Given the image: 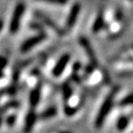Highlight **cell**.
I'll use <instances>...</instances> for the list:
<instances>
[{"mask_svg": "<svg viewBox=\"0 0 133 133\" xmlns=\"http://www.w3.org/2000/svg\"><path fill=\"white\" fill-rule=\"evenodd\" d=\"M81 64L79 62H76L73 65V70L74 71H78L79 69H81Z\"/></svg>", "mask_w": 133, "mask_h": 133, "instance_id": "20", "label": "cell"}, {"mask_svg": "<svg viewBox=\"0 0 133 133\" xmlns=\"http://www.w3.org/2000/svg\"><path fill=\"white\" fill-rule=\"evenodd\" d=\"M129 1H132V2H133V0H129Z\"/></svg>", "mask_w": 133, "mask_h": 133, "instance_id": "24", "label": "cell"}, {"mask_svg": "<svg viewBox=\"0 0 133 133\" xmlns=\"http://www.w3.org/2000/svg\"><path fill=\"white\" fill-rule=\"evenodd\" d=\"M104 26V16H103V14H101V13H100V14L96 17L95 21H94V24H92V28H91V30H92V32H94V33L99 32L100 31H102V30H103Z\"/></svg>", "mask_w": 133, "mask_h": 133, "instance_id": "10", "label": "cell"}, {"mask_svg": "<svg viewBox=\"0 0 133 133\" xmlns=\"http://www.w3.org/2000/svg\"><path fill=\"white\" fill-rule=\"evenodd\" d=\"M39 1H44L50 4H56V5H65L68 3L69 0H39Z\"/></svg>", "mask_w": 133, "mask_h": 133, "instance_id": "17", "label": "cell"}, {"mask_svg": "<svg viewBox=\"0 0 133 133\" xmlns=\"http://www.w3.org/2000/svg\"><path fill=\"white\" fill-rule=\"evenodd\" d=\"M116 89H115L112 92H110V94H108L107 97L104 99L102 105L100 107L99 113L96 116L95 123H94L95 128H97V129H100V128L102 127L104 122L105 121L106 116H108V114L110 112L111 108H112L113 104H114V99H115V95H116Z\"/></svg>", "mask_w": 133, "mask_h": 133, "instance_id": "1", "label": "cell"}, {"mask_svg": "<svg viewBox=\"0 0 133 133\" xmlns=\"http://www.w3.org/2000/svg\"><path fill=\"white\" fill-rule=\"evenodd\" d=\"M2 122H3V116H2V114H0V127H1V125H2Z\"/></svg>", "mask_w": 133, "mask_h": 133, "instance_id": "22", "label": "cell"}, {"mask_svg": "<svg viewBox=\"0 0 133 133\" xmlns=\"http://www.w3.org/2000/svg\"><path fill=\"white\" fill-rule=\"evenodd\" d=\"M4 77V73H3V69H0V79Z\"/></svg>", "mask_w": 133, "mask_h": 133, "instance_id": "23", "label": "cell"}, {"mask_svg": "<svg viewBox=\"0 0 133 133\" xmlns=\"http://www.w3.org/2000/svg\"><path fill=\"white\" fill-rule=\"evenodd\" d=\"M56 114H57L56 107V106H51V107H48L47 109L43 111L41 113V115H40V117L42 119H49V118H52L53 116H56Z\"/></svg>", "mask_w": 133, "mask_h": 133, "instance_id": "11", "label": "cell"}, {"mask_svg": "<svg viewBox=\"0 0 133 133\" xmlns=\"http://www.w3.org/2000/svg\"><path fill=\"white\" fill-rule=\"evenodd\" d=\"M16 120H17V116L15 115H10L9 116H8L6 119V125H8L9 127H12L13 125L16 123Z\"/></svg>", "mask_w": 133, "mask_h": 133, "instance_id": "15", "label": "cell"}, {"mask_svg": "<svg viewBox=\"0 0 133 133\" xmlns=\"http://www.w3.org/2000/svg\"><path fill=\"white\" fill-rule=\"evenodd\" d=\"M45 37H46L45 33L41 32V33H39V34H37V35L32 36L31 38H29V39L26 40L22 44V45H21V52H23V53L28 52L29 50H31V48H33L34 46L37 45L38 44H40L41 42L44 41V40L45 39Z\"/></svg>", "mask_w": 133, "mask_h": 133, "instance_id": "3", "label": "cell"}, {"mask_svg": "<svg viewBox=\"0 0 133 133\" xmlns=\"http://www.w3.org/2000/svg\"><path fill=\"white\" fill-rule=\"evenodd\" d=\"M69 60H70V55L69 54H64L59 59H58V61L56 62V64L55 65L54 69H53V70H52V73L55 77H59V76H61L63 71L66 69V66L69 64Z\"/></svg>", "mask_w": 133, "mask_h": 133, "instance_id": "6", "label": "cell"}, {"mask_svg": "<svg viewBox=\"0 0 133 133\" xmlns=\"http://www.w3.org/2000/svg\"><path fill=\"white\" fill-rule=\"evenodd\" d=\"M122 19H123L122 11H121L120 9H117V10L116 11V13H115V19H116V21H120Z\"/></svg>", "mask_w": 133, "mask_h": 133, "instance_id": "18", "label": "cell"}, {"mask_svg": "<svg viewBox=\"0 0 133 133\" xmlns=\"http://www.w3.org/2000/svg\"><path fill=\"white\" fill-rule=\"evenodd\" d=\"M119 105L120 106H128V105H133V92L132 94H128L127 96H125L123 99L119 102Z\"/></svg>", "mask_w": 133, "mask_h": 133, "instance_id": "13", "label": "cell"}, {"mask_svg": "<svg viewBox=\"0 0 133 133\" xmlns=\"http://www.w3.org/2000/svg\"><path fill=\"white\" fill-rule=\"evenodd\" d=\"M35 16L37 17L39 19H41L44 24L47 25L48 27L52 28L55 31H56V32L59 33V34H63V31L58 27L57 25H56V23H55V21H53V19H51L50 18H48L47 16H45V15L43 14V13H41V12H36Z\"/></svg>", "mask_w": 133, "mask_h": 133, "instance_id": "7", "label": "cell"}, {"mask_svg": "<svg viewBox=\"0 0 133 133\" xmlns=\"http://www.w3.org/2000/svg\"><path fill=\"white\" fill-rule=\"evenodd\" d=\"M76 112H77V108L73 107V106H69V105L65 106V113H66V115H68V116H73Z\"/></svg>", "mask_w": 133, "mask_h": 133, "instance_id": "16", "label": "cell"}, {"mask_svg": "<svg viewBox=\"0 0 133 133\" xmlns=\"http://www.w3.org/2000/svg\"><path fill=\"white\" fill-rule=\"evenodd\" d=\"M81 6L79 3H74L72 5L66 21V27L68 30L71 29L76 24V21H77L78 18H79V14L81 12Z\"/></svg>", "mask_w": 133, "mask_h": 133, "instance_id": "4", "label": "cell"}, {"mask_svg": "<svg viewBox=\"0 0 133 133\" xmlns=\"http://www.w3.org/2000/svg\"><path fill=\"white\" fill-rule=\"evenodd\" d=\"M129 117H127V116H120L118 118V120L116 121V128L120 131L124 130L129 126Z\"/></svg>", "mask_w": 133, "mask_h": 133, "instance_id": "12", "label": "cell"}, {"mask_svg": "<svg viewBox=\"0 0 133 133\" xmlns=\"http://www.w3.org/2000/svg\"><path fill=\"white\" fill-rule=\"evenodd\" d=\"M24 10H25V6L22 3H19L16 6V8H15L12 19H11L10 21V25H9V31L13 34L19 31V23H21V17H22L23 13H24Z\"/></svg>", "mask_w": 133, "mask_h": 133, "instance_id": "2", "label": "cell"}, {"mask_svg": "<svg viewBox=\"0 0 133 133\" xmlns=\"http://www.w3.org/2000/svg\"><path fill=\"white\" fill-rule=\"evenodd\" d=\"M63 95H64V99L66 100V101L72 95V89L69 84H65L63 86Z\"/></svg>", "mask_w": 133, "mask_h": 133, "instance_id": "14", "label": "cell"}, {"mask_svg": "<svg viewBox=\"0 0 133 133\" xmlns=\"http://www.w3.org/2000/svg\"><path fill=\"white\" fill-rule=\"evenodd\" d=\"M3 26H4V22H3V19H0V31L3 29Z\"/></svg>", "mask_w": 133, "mask_h": 133, "instance_id": "21", "label": "cell"}, {"mask_svg": "<svg viewBox=\"0 0 133 133\" xmlns=\"http://www.w3.org/2000/svg\"><path fill=\"white\" fill-rule=\"evenodd\" d=\"M40 98H41V90L40 87H36L31 91L30 94V104L31 107H35L38 105L40 102Z\"/></svg>", "mask_w": 133, "mask_h": 133, "instance_id": "8", "label": "cell"}, {"mask_svg": "<svg viewBox=\"0 0 133 133\" xmlns=\"http://www.w3.org/2000/svg\"><path fill=\"white\" fill-rule=\"evenodd\" d=\"M36 118H37V116H36L35 112L31 111L29 114L26 116V119H25V131H31L32 129L33 125L35 123Z\"/></svg>", "mask_w": 133, "mask_h": 133, "instance_id": "9", "label": "cell"}, {"mask_svg": "<svg viewBox=\"0 0 133 133\" xmlns=\"http://www.w3.org/2000/svg\"><path fill=\"white\" fill-rule=\"evenodd\" d=\"M6 64H8V60L6 59V57L0 56V69H4Z\"/></svg>", "mask_w": 133, "mask_h": 133, "instance_id": "19", "label": "cell"}, {"mask_svg": "<svg viewBox=\"0 0 133 133\" xmlns=\"http://www.w3.org/2000/svg\"><path fill=\"white\" fill-rule=\"evenodd\" d=\"M79 44L81 45L83 47L84 51L87 54L88 57L90 59V62H91V65H92L94 66H96L98 65V61H97V57L95 56V54L94 52V49L91 47L90 42L87 40V38L85 37H81L79 38Z\"/></svg>", "mask_w": 133, "mask_h": 133, "instance_id": "5", "label": "cell"}]
</instances>
